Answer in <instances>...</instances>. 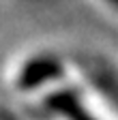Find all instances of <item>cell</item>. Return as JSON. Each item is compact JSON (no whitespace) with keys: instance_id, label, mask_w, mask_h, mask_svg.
<instances>
[{"instance_id":"1","label":"cell","mask_w":118,"mask_h":120,"mask_svg":"<svg viewBox=\"0 0 118 120\" xmlns=\"http://www.w3.org/2000/svg\"><path fill=\"white\" fill-rule=\"evenodd\" d=\"M60 62L54 58H34L30 60L24 71L19 73V86L22 88H34V86H41L45 84L47 79H54L60 75Z\"/></svg>"},{"instance_id":"2","label":"cell","mask_w":118,"mask_h":120,"mask_svg":"<svg viewBox=\"0 0 118 120\" xmlns=\"http://www.w3.org/2000/svg\"><path fill=\"white\" fill-rule=\"evenodd\" d=\"M52 105H54L56 109H60L62 114H67L69 120H92L90 116L82 109V105L73 99L69 92H60V94L52 97Z\"/></svg>"},{"instance_id":"3","label":"cell","mask_w":118,"mask_h":120,"mask_svg":"<svg viewBox=\"0 0 118 120\" xmlns=\"http://www.w3.org/2000/svg\"><path fill=\"white\" fill-rule=\"evenodd\" d=\"M112 2H114V4H118V0H112Z\"/></svg>"}]
</instances>
